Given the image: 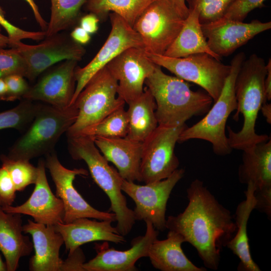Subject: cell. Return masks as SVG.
<instances>
[{
  "label": "cell",
  "mask_w": 271,
  "mask_h": 271,
  "mask_svg": "<svg viewBox=\"0 0 271 271\" xmlns=\"http://www.w3.org/2000/svg\"><path fill=\"white\" fill-rule=\"evenodd\" d=\"M189 203L184 211L166 219V229L180 234L193 246L205 266L218 268L221 250L232 238L236 226L229 210L196 179L187 190Z\"/></svg>",
  "instance_id": "cell-1"
},
{
  "label": "cell",
  "mask_w": 271,
  "mask_h": 271,
  "mask_svg": "<svg viewBox=\"0 0 271 271\" xmlns=\"http://www.w3.org/2000/svg\"><path fill=\"white\" fill-rule=\"evenodd\" d=\"M266 74V63L255 54L244 60L239 70L235 82L237 108L233 118L238 121L242 114L243 123L238 132L227 126L228 143L232 150L243 151L270 138L266 134H257L255 129L261 106L267 102L264 89Z\"/></svg>",
  "instance_id": "cell-2"
},
{
  "label": "cell",
  "mask_w": 271,
  "mask_h": 271,
  "mask_svg": "<svg viewBox=\"0 0 271 271\" xmlns=\"http://www.w3.org/2000/svg\"><path fill=\"white\" fill-rule=\"evenodd\" d=\"M145 83L156 101L158 125L186 123L193 116L206 114L213 102L207 93L192 90L185 80L165 74L157 65Z\"/></svg>",
  "instance_id": "cell-3"
},
{
  "label": "cell",
  "mask_w": 271,
  "mask_h": 271,
  "mask_svg": "<svg viewBox=\"0 0 271 271\" xmlns=\"http://www.w3.org/2000/svg\"><path fill=\"white\" fill-rule=\"evenodd\" d=\"M67 138L71 157L86 163L93 180L109 198V211L116 216L115 227L118 232L124 236L127 235L136 220L133 210L128 207L126 198L122 193L123 179L100 153L92 137L80 134Z\"/></svg>",
  "instance_id": "cell-4"
},
{
  "label": "cell",
  "mask_w": 271,
  "mask_h": 271,
  "mask_svg": "<svg viewBox=\"0 0 271 271\" xmlns=\"http://www.w3.org/2000/svg\"><path fill=\"white\" fill-rule=\"evenodd\" d=\"M77 115L78 109L74 104L60 108L40 103L33 120L11 147L7 156L30 161L54 151L60 137L75 121Z\"/></svg>",
  "instance_id": "cell-5"
},
{
  "label": "cell",
  "mask_w": 271,
  "mask_h": 271,
  "mask_svg": "<svg viewBox=\"0 0 271 271\" xmlns=\"http://www.w3.org/2000/svg\"><path fill=\"white\" fill-rule=\"evenodd\" d=\"M245 55L240 52L235 55L230 63L231 69L222 91L205 115L190 127H186L180 133L178 142L182 143L192 139H200L211 143L213 152L226 156L232 151L225 133L227 120L232 112L237 108L235 82Z\"/></svg>",
  "instance_id": "cell-6"
},
{
  "label": "cell",
  "mask_w": 271,
  "mask_h": 271,
  "mask_svg": "<svg viewBox=\"0 0 271 271\" xmlns=\"http://www.w3.org/2000/svg\"><path fill=\"white\" fill-rule=\"evenodd\" d=\"M117 82L105 66L88 81L76 99L75 121L66 131L67 137L79 135L96 124L125 102L117 95Z\"/></svg>",
  "instance_id": "cell-7"
},
{
  "label": "cell",
  "mask_w": 271,
  "mask_h": 271,
  "mask_svg": "<svg viewBox=\"0 0 271 271\" xmlns=\"http://www.w3.org/2000/svg\"><path fill=\"white\" fill-rule=\"evenodd\" d=\"M146 53L154 63L165 68L176 77L201 87L213 102L219 97L231 69L230 65L224 64L207 53L181 58Z\"/></svg>",
  "instance_id": "cell-8"
},
{
  "label": "cell",
  "mask_w": 271,
  "mask_h": 271,
  "mask_svg": "<svg viewBox=\"0 0 271 271\" xmlns=\"http://www.w3.org/2000/svg\"><path fill=\"white\" fill-rule=\"evenodd\" d=\"M184 19L170 0H156L139 17L133 28L146 52L164 55L179 33Z\"/></svg>",
  "instance_id": "cell-9"
},
{
  "label": "cell",
  "mask_w": 271,
  "mask_h": 271,
  "mask_svg": "<svg viewBox=\"0 0 271 271\" xmlns=\"http://www.w3.org/2000/svg\"><path fill=\"white\" fill-rule=\"evenodd\" d=\"M186 123L158 125L142 142L141 182L148 184L169 177L179 166L175 147Z\"/></svg>",
  "instance_id": "cell-10"
},
{
  "label": "cell",
  "mask_w": 271,
  "mask_h": 271,
  "mask_svg": "<svg viewBox=\"0 0 271 271\" xmlns=\"http://www.w3.org/2000/svg\"><path fill=\"white\" fill-rule=\"evenodd\" d=\"M184 174L183 169H177L165 179L144 185L123 179L121 190L135 203L133 211L136 220L149 221L158 231L166 229L167 202L173 188Z\"/></svg>",
  "instance_id": "cell-11"
},
{
  "label": "cell",
  "mask_w": 271,
  "mask_h": 271,
  "mask_svg": "<svg viewBox=\"0 0 271 271\" xmlns=\"http://www.w3.org/2000/svg\"><path fill=\"white\" fill-rule=\"evenodd\" d=\"M46 156L45 167L56 186V196L61 199L64 208L63 222L70 223L80 218L116 221L114 213L99 211L91 206L76 190L73 181L77 175H87L84 169H68L60 162L55 151Z\"/></svg>",
  "instance_id": "cell-12"
},
{
  "label": "cell",
  "mask_w": 271,
  "mask_h": 271,
  "mask_svg": "<svg viewBox=\"0 0 271 271\" xmlns=\"http://www.w3.org/2000/svg\"><path fill=\"white\" fill-rule=\"evenodd\" d=\"M11 47L17 49L24 59L26 65L25 77L30 81L34 80L58 62L70 59L80 61L86 52L82 45L75 42L70 35L61 32L46 37L38 45L25 44L21 41Z\"/></svg>",
  "instance_id": "cell-13"
},
{
  "label": "cell",
  "mask_w": 271,
  "mask_h": 271,
  "mask_svg": "<svg viewBox=\"0 0 271 271\" xmlns=\"http://www.w3.org/2000/svg\"><path fill=\"white\" fill-rule=\"evenodd\" d=\"M109 17L111 28L104 44L88 64L76 68V85L71 105L91 77L120 53L131 47L144 49L139 34L122 18L114 13Z\"/></svg>",
  "instance_id": "cell-14"
},
{
  "label": "cell",
  "mask_w": 271,
  "mask_h": 271,
  "mask_svg": "<svg viewBox=\"0 0 271 271\" xmlns=\"http://www.w3.org/2000/svg\"><path fill=\"white\" fill-rule=\"evenodd\" d=\"M156 65L144 49L131 47L120 53L106 67L117 82L118 96L128 104L143 93L145 80Z\"/></svg>",
  "instance_id": "cell-15"
},
{
  "label": "cell",
  "mask_w": 271,
  "mask_h": 271,
  "mask_svg": "<svg viewBox=\"0 0 271 271\" xmlns=\"http://www.w3.org/2000/svg\"><path fill=\"white\" fill-rule=\"evenodd\" d=\"M240 183L251 184L256 200L255 209L271 216V139L243 151L238 169Z\"/></svg>",
  "instance_id": "cell-16"
},
{
  "label": "cell",
  "mask_w": 271,
  "mask_h": 271,
  "mask_svg": "<svg viewBox=\"0 0 271 271\" xmlns=\"http://www.w3.org/2000/svg\"><path fill=\"white\" fill-rule=\"evenodd\" d=\"M203 34L212 52L220 57L227 56L255 36L271 28V22L254 20L250 23L220 19L201 25Z\"/></svg>",
  "instance_id": "cell-17"
},
{
  "label": "cell",
  "mask_w": 271,
  "mask_h": 271,
  "mask_svg": "<svg viewBox=\"0 0 271 271\" xmlns=\"http://www.w3.org/2000/svg\"><path fill=\"white\" fill-rule=\"evenodd\" d=\"M145 235L134 238L131 247L125 250H117L103 244L96 245V255L83 264L85 271H136V263L142 257H148L149 248L157 239L159 231L149 221H145Z\"/></svg>",
  "instance_id": "cell-18"
},
{
  "label": "cell",
  "mask_w": 271,
  "mask_h": 271,
  "mask_svg": "<svg viewBox=\"0 0 271 271\" xmlns=\"http://www.w3.org/2000/svg\"><path fill=\"white\" fill-rule=\"evenodd\" d=\"M78 62L64 60L30 87L22 99L41 101L60 108L70 106L76 88L75 71Z\"/></svg>",
  "instance_id": "cell-19"
},
{
  "label": "cell",
  "mask_w": 271,
  "mask_h": 271,
  "mask_svg": "<svg viewBox=\"0 0 271 271\" xmlns=\"http://www.w3.org/2000/svg\"><path fill=\"white\" fill-rule=\"evenodd\" d=\"M37 168V179L29 198L19 206L12 205L2 208L6 212L29 215L35 222L46 225L64 223L63 203L61 199L53 193L49 185L44 159L39 160Z\"/></svg>",
  "instance_id": "cell-20"
},
{
  "label": "cell",
  "mask_w": 271,
  "mask_h": 271,
  "mask_svg": "<svg viewBox=\"0 0 271 271\" xmlns=\"http://www.w3.org/2000/svg\"><path fill=\"white\" fill-rule=\"evenodd\" d=\"M23 231L31 235L35 250L29 261L30 270L61 271L63 260L60 258L59 252L64 240L54 225L28 220L23 225Z\"/></svg>",
  "instance_id": "cell-21"
},
{
  "label": "cell",
  "mask_w": 271,
  "mask_h": 271,
  "mask_svg": "<svg viewBox=\"0 0 271 271\" xmlns=\"http://www.w3.org/2000/svg\"><path fill=\"white\" fill-rule=\"evenodd\" d=\"M111 220H92L80 218L68 223L54 225L64 240L66 250L71 254L82 245L96 241H110L115 243L126 242L124 236L112 226Z\"/></svg>",
  "instance_id": "cell-22"
},
{
  "label": "cell",
  "mask_w": 271,
  "mask_h": 271,
  "mask_svg": "<svg viewBox=\"0 0 271 271\" xmlns=\"http://www.w3.org/2000/svg\"><path fill=\"white\" fill-rule=\"evenodd\" d=\"M103 156L115 165L121 177L128 181L141 182L140 165L142 142L127 137H92Z\"/></svg>",
  "instance_id": "cell-23"
},
{
  "label": "cell",
  "mask_w": 271,
  "mask_h": 271,
  "mask_svg": "<svg viewBox=\"0 0 271 271\" xmlns=\"http://www.w3.org/2000/svg\"><path fill=\"white\" fill-rule=\"evenodd\" d=\"M23 232L21 214L6 212L0 207V251L7 271H15L21 258L33 251V242Z\"/></svg>",
  "instance_id": "cell-24"
},
{
  "label": "cell",
  "mask_w": 271,
  "mask_h": 271,
  "mask_svg": "<svg viewBox=\"0 0 271 271\" xmlns=\"http://www.w3.org/2000/svg\"><path fill=\"white\" fill-rule=\"evenodd\" d=\"M185 240L178 233L169 230L164 240L155 239L148 253L152 265L162 271H204L205 268L193 264L184 253L181 245Z\"/></svg>",
  "instance_id": "cell-25"
},
{
  "label": "cell",
  "mask_w": 271,
  "mask_h": 271,
  "mask_svg": "<svg viewBox=\"0 0 271 271\" xmlns=\"http://www.w3.org/2000/svg\"><path fill=\"white\" fill-rule=\"evenodd\" d=\"M247 185V190L245 192L246 199L238 205L236 210V234L226 246L239 258L238 270L260 271V268L252 258L247 233L248 220L256 204L254 188L250 184Z\"/></svg>",
  "instance_id": "cell-26"
},
{
  "label": "cell",
  "mask_w": 271,
  "mask_h": 271,
  "mask_svg": "<svg viewBox=\"0 0 271 271\" xmlns=\"http://www.w3.org/2000/svg\"><path fill=\"white\" fill-rule=\"evenodd\" d=\"M198 53H207L219 60L221 58L210 49L199 20V12L193 8L189 9L179 33L164 55L181 58Z\"/></svg>",
  "instance_id": "cell-27"
},
{
  "label": "cell",
  "mask_w": 271,
  "mask_h": 271,
  "mask_svg": "<svg viewBox=\"0 0 271 271\" xmlns=\"http://www.w3.org/2000/svg\"><path fill=\"white\" fill-rule=\"evenodd\" d=\"M127 104L128 124L126 137L143 142L158 125L155 113L156 101L150 90L146 87L140 96Z\"/></svg>",
  "instance_id": "cell-28"
},
{
  "label": "cell",
  "mask_w": 271,
  "mask_h": 271,
  "mask_svg": "<svg viewBox=\"0 0 271 271\" xmlns=\"http://www.w3.org/2000/svg\"><path fill=\"white\" fill-rule=\"evenodd\" d=\"M156 0H87L85 9L103 19L110 12L122 18L130 26H133L145 10Z\"/></svg>",
  "instance_id": "cell-29"
},
{
  "label": "cell",
  "mask_w": 271,
  "mask_h": 271,
  "mask_svg": "<svg viewBox=\"0 0 271 271\" xmlns=\"http://www.w3.org/2000/svg\"><path fill=\"white\" fill-rule=\"evenodd\" d=\"M87 0H51V16L46 37L51 36L74 25L80 10Z\"/></svg>",
  "instance_id": "cell-30"
},
{
  "label": "cell",
  "mask_w": 271,
  "mask_h": 271,
  "mask_svg": "<svg viewBox=\"0 0 271 271\" xmlns=\"http://www.w3.org/2000/svg\"><path fill=\"white\" fill-rule=\"evenodd\" d=\"M124 106H119L96 124L84 129L79 135L91 137H126L128 123Z\"/></svg>",
  "instance_id": "cell-31"
},
{
  "label": "cell",
  "mask_w": 271,
  "mask_h": 271,
  "mask_svg": "<svg viewBox=\"0 0 271 271\" xmlns=\"http://www.w3.org/2000/svg\"><path fill=\"white\" fill-rule=\"evenodd\" d=\"M40 103L23 99L14 108L0 112V130L15 128L24 131L33 120Z\"/></svg>",
  "instance_id": "cell-32"
},
{
  "label": "cell",
  "mask_w": 271,
  "mask_h": 271,
  "mask_svg": "<svg viewBox=\"0 0 271 271\" xmlns=\"http://www.w3.org/2000/svg\"><path fill=\"white\" fill-rule=\"evenodd\" d=\"M2 167L9 173L17 191H22L27 186L36 182L38 170L29 160L14 159L8 156L0 157Z\"/></svg>",
  "instance_id": "cell-33"
},
{
  "label": "cell",
  "mask_w": 271,
  "mask_h": 271,
  "mask_svg": "<svg viewBox=\"0 0 271 271\" xmlns=\"http://www.w3.org/2000/svg\"><path fill=\"white\" fill-rule=\"evenodd\" d=\"M235 0H186L188 8H196L201 25L210 24L221 19Z\"/></svg>",
  "instance_id": "cell-34"
},
{
  "label": "cell",
  "mask_w": 271,
  "mask_h": 271,
  "mask_svg": "<svg viewBox=\"0 0 271 271\" xmlns=\"http://www.w3.org/2000/svg\"><path fill=\"white\" fill-rule=\"evenodd\" d=\"M26 72V63L17 49L0 48V78L15 74L25 77Z\"/></svg>",
  "instance_id": "cell-35"
},
{
  "label": "cell",
  "mask_w": 271,
  "mask_h": 271,
  "mask_svg": "<svg viewBox=\"0 0 271 271\" xmlns=\"http://www.w3.org/2000/svg\"><path fill=\"white\" fill-rule=\"evenodd\" d=\"M0 26L7 31L10 40V47L21 42L23 39L35 41L43 40L46 37L45 31L32 32L21 29L11 24L5 17L4 12L0 7Z\"/></svg>",
  "instance_id": "cell-36"
},
{
  "label": "cell",
  "mask_w": 271,
  "mask_h": 271,
  "mask_svg": "<svg viewBox=\"0 0 271 271\" xmlns=\"http://www.w3.org/2000/svg\"><path fill=\"white\" fill-rule=\"evenodd\" d=\"M265 1L235 0L221 19L243 22L251 11L263 7Z\"/></svg>",
  "instance_id": "cell-37"
},
{
  "label": "cell",
  "mask_w": 271,
  "mask_h": 271,
  "mask_svg": "<svg viewBox=\"0 0 271 271\" xmlns=\"http://www.w3.org/2000/svg\"><path fill=\"white\" fill-rule=\"evenodd\" d=\"M24 77L20 75H12L4 78L6 82L8 91L5 101H14L22 99L30 88Z\"/></svg>",
  "instance_id": "cell-38"
},
{
  "label": "cell",
  "mask_w": 271,
  "mask_h": 271,
  "mask_svg": "<svg viewBox=\"0 0 271 271\" xmlns=\"http://www.w3.org/2000/svg\"><path fill=\"white\" fill-rule=\"evenodd\" d=\"M16 191L9 173L2 166L0 168V207L12 206L16 198Z\"/></svg>",
  "instance_id": "cell-39"
},
{
  "label": "cell",
  "mask_w": 271,
  "mask_h": 271,
  "mask_svg": "<svg viewBox=\"0 0 271 271\" xmlns=\"http://www.w3.org/2000/svg\"><path fill=\"white\" fill-rule=\"evenodd\" d=\"M85 261V255L79 247L71 254H68L67 259L63 260L61 271H85L83 267Z\"/></svg>",
  "instance_id": "cell-40"
},
{
  "label": "cell",
  "mask_w": 271,
  "mask_h": 271,
  "mask_svg": "<svg viewBox=\"0 0 271 271\" xmlns=\"http://www.w3.org/2000/svg\"><path fill=\"white\" fill-rule=\"evenodd\" d=\"M99 19L96 15L90 13L82 17L80 20V27L89 34L96 33L98 29Z\"/></svg>",
  "instance_id": "cell-41"
},
{
  "label": "cell",
  "mask_w": 271,
  "mask_h": 271,
  "mask_svg": "<svg viewBox=\"0 0 271 271\" xmlns=\"http://www.w3.org/2000/svg\"><path fill=\"white\" fill-rule=\"evenodd\" d=\"M72 39L76 43L83 45L89 42L91 37L90 34L81 27H76L70 34Z\"/></svg>",
  "instance_id": "cell-42"
},
{
  "label": "cell",
  "mask_w": 271,
  "mask_h": 271,
  "mask_svg": "<svg viewBox=\"0 0 271 271\" xmlns=\"http://www.w3.org/2000/svg\"><path fill=\"white\" fill-rule=\"evenodd\" d=\"M31 7L35 19L43 31H45L48 27V23L46 22L41 16L39 8L34 0H25Z\"/></svg>",
  "instance_id": "cell-43"
},
{
  "label": "cell",
  "mask_w": 271,
  "mask_h": 271,
  "mask_svg": "<svg viewBox=\"0 0 271 271\" xmlns=\"http://www.w3.org/2000/svg\"><path fill=\"white\" fill-rule=\"evenodd\" d=\"M266 74L264 79V89L267 101L271 99V59H268L266 63Z\"/></svg>",
  "instance_id": "cell-44"
},
{
  "label": "cell",
  "mask_w": 271,
  "mask_h": 271,
  "mask_svg": "<svg viewBox=\"0 0 271 271\" xmlns=\"http://www.w3.org/2000/svg\"><path fill=\"white\" fill-rule=\"evenodd\" d=\"M181 16L185 19L188 15L189 9L186 0H170Z\"/></svg>",
  "instance_id": "cell-45"
},
{
  "label": "cell",
  "mask_w": 271,
  "mask_h": 271,
  "mask_svg": "<svg viewBox=\"0 0 271 271\" xmlns=\"http://www.w3.org/2000/svg\"><path fill=\"white\" fill-rule=\"evenodd\" d=\"M260 110L268 124L271 123V104L267 102L262 104Z\"/></svg>",
  "instance_id": "cell-46"
},
{
  "label": "cell",
  "mask_w": 271,
  "mask_h": 271,
  "mask_svg": "<svg viewBox=\"0 0 271 271\" xmlns=\"http://www.w3.org/2000/svg\"><path fill=\"white\" fill-rule=\"evenodd\" d=\"M7 91V85L5 79L0 78V100H4Z\"/></svg>",
  "instance_id": "cell-47"
},
{
  "label": "cell",
  "mask_w": 271,
  "mask_h": 271,
  "mask_svg": "<svg viewBox=\"0 0 271 271\" xmlns=\"http://www.w3.org/2000/svg\"><path fill=\"white\" fill-rule=\"evenodd\" d=\"M10 40L8 36H5L1 33V26H0V48H5L10 46Z\"/></svg>",
  "instance_id": "cell-48"
},
{
  "label": "cell",
  "mask_w": 271,
  "mask_h": 271,
  "mask_svg": "<svg viewBox=\"0 0 271 271\" xmlns=\"http://www.w3.org/2000/svg\"><path fill=\"white\" fill-rule=\"evenodd\" d=\"M6 269V266L5 262H4L0 256V271H5Z\"/></svg>",
  "instance_id": "cell-49"
}]
</instances>
